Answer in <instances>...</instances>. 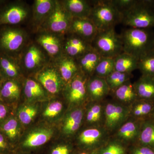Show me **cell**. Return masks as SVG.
<instances>
[{
  "label": "cell",
  "mask_w": 154,
  "mask_h": 154,
  "mask_svg": "<svg viewBox=\"0 0 154 154\" xmlns=\"http://www.w3.org/2000/svg\"><path fill=\"white\" fill-rule=\"evenodd\" d=\"M123 52L138 59L154 49V32L151 29L130 28L120 35Z\"/></svg>",
  "instance_id": "6da1fadb"
},
{
  "label": "cell",
  "mask_w": 154,
  "mask_h": 154,
  "mask_svg": "<svg viewBox=\"0 0 154 154\" xmlns=\"http://www.w3.org/2000/svg\"><path fill=\"white\" fill-rule=\"evenodd\" d=\"M30 33L21 26H1L0 53L18 58L31 39Z\"/></svg>",
  "instance_id": "7a4b0ae2"
},
{
  "label": "cell",
  "mask_w": 154,
  "mask_h": 154,
  "mask_svg": "<svg viewBox=\"0 0 154 154\" xmlns=\"http://www.w3.org/2000/svg\"><path fill=\"white\" fill-rule=\"evenodd\" d=\"M121 23L131 28L151 29L154 28L153 0H137L134 7L122 15Z\"/></svg>",
  "instance_id": "3957f363"
},
{
  "label": "cell",
  "mask_w": 154,
  "mask_h": 154,
  "mask_svg": "<svg viewBox=\"0 0 154 154\" xmlns=\"http://www.w3.org/2000/svg\"><path fill=\"white\" fill-rule=\"evenodd\" d=\"M31 10V6L26 1L0 0V27L21 26L28 23Z\"/></svg>",
  "instance_id": "277c9868"
},
{
  "label": "cell",
  "mask_w": 154,
  "mask_h": 154,
  "mask_svg": "<svg viewBox=\"0 0 154 154\" xmlns=\"http://www.w3.org/2000/svg\"><path fill=\"white\" fill-rule=\"evenodd\" d=\"M18 59L23 74L33 75L51 61L46 53L32 38L22 50Z\"/></svg>",
  "instance_id": "5b68a950"
},
{
  "label": "cell",
  "mask_w": 154,
  "mask_h": 154,
  "mask_svg": "<svg viewBox=\"0 0 154 154\" xmlns=\"http://www.w3.org/2000/svg\"><path fill=\"white\" fill-rule=\"evenodd\" d=\"M89 19L99 31L114 28L121 23L122 15L110 1H93Z\"/></svg>",
  "instance_id": "8992f818"
},
{
  "label": "cell",
  "mask_w": 154,
  "mask_h": 154,
  "mask_svg": "<svg viewBox=\"0 0 154 154\" xmlns=\"http://www.w3.org/2000/svg\"><path fill=\"white\" fill-rule=\"evenodd\" d=\"M91 45L102 57L114 58L123 52L120 35L114 28L99 31Z\"/></svg>",
  "instance_id": "52a82bcc"
},
{
  "label": "cell",
  "mask_w": 154,
  "mask_h": 154,
  "mask_svg": "<svg viewBox=\"0 0 154 154\" xmlns=\"http://www.w3.org/2000/svg\"><path fill=\"white\" fill-rule=\"evenodd\" d=\"M72 19L60 0H55L53 10L39 30L65 36L68 33Z\"/></svg>",
  "instance_id": "ba28073f"
},
{
  "label": "cell",
  "mask_w": 154,
  "mask_h": 154,
  "mask_svg": "<svg viewBox=\"0 0 154 154\" xmlns=\"http://www.w3.org/2000/svg\"><path fill=\"white\" fill-rule=\"evenodd\" d=\"M33 40L53 61L64 54L65 36L50 31L39 30L33 33Z\"/></svg>",
  "instance_id": "9c48e42d"
},
{
  "label": "cell",
  "mask_w": 154,
  "mask_h": 154,
  "mask_svg": "<svg viewBox=\"0 0 154 154\" xmlns=\"http://www.w3.org/2000/svg\"><path fill=\"white\" fill-rule=\"evenodd\" d=\"M35 79L47 93L52 95L59 94L65 86L57 68L51 61L34 75Z\"/></svg>",
  "instance_id": "30bf717a"
},
{
  "label": "cell",
  "mask_w": 154,
  "mask_h": 154,
  "mask_svg": "<svg viewBox=\"0 0 154 154\" xmlns=\"http://www.w3.org/2000/svg\"><path fill=\"white\" fill-rule=\"evenodd\" d=\"M55 0H35L31 6V14L28 24V30L34 33L41 28L51 13Z\"/></svg>",
  "instance_id": "8fae6325"
},
{
  "label": "cell",
  "mask_w": 154,
  "mask_h": 154,
  "mask_svg": "<svg viewBox=\"0 0 154 154\" xmlns=\"http://www.w3.org/2000/svg\"><path fill=\"white\" fill-rule=\"evenodd\" d=\"M88 78L80 71L66 84L64 88L65 94L67 100L70 104L82 102L88 97L87 83Z\"/></svg>",
  "instance_id": "7c38bea8"
},
{
  "label": "cell",
  "mask_w": 154,
  "mask_h": 154,
  "mask_svg": "<svg viewBox=\"0 0 154 154\" xmlns=\"http://www.w3.org/2000/svg\"><path fill=\"white\" fill-rule=\"evenodd\" d=\"M130 113L129 108L121 103L109 102L104 110L105 124L108 130L113 131L124 123Z\"/></svg>",
  "instance_id": "4fadbf2b"
},
{
  "label": "cell",
  "mask_w": 154,
  "mask_h": 154,
  "mask_svg": "<svg viewBox=\"0 0 154 154\" xmlns=\"http://www.w3.org/2000/svg\"><path fill=\"white\" fill-rule=\"evenodd\" d=\"M98 32L99 30L89 18H73L68 33L77 35L91 43Z\"/></svg>",
  "instance_id": "5bb4252c"
},
{
  "label": "cell",
  "mask_w": 154,
  "mask_h": 154,
  "mask_svg": "<svg viewBox=\"0 0 154 154\" xmlns=\"http://www.w3.org/2000/svg\"><path fill=\"white\" fill-rule=\"evenodd\" d=\"M93 48L91 43L79 36L69 33L65 36L64 54L69 57L76 59Z\"/></svg>",
  "instance_id": "9a60e30c"
},
{
  "label": "cell",
  "mask_w": 154,
  "mask_h": 154,
  "mask_svg": "<svg viewBox=\"0 0 154 154\" xmlns=\"http://www.w3.org/2000/svg\"><path fill=\"white\" fill-rule=\"evenodd\" d=\"M106 137L105 130L96 127L84 131L79 139L82 145L91 151H95L105 144Z\"/></svg>",
  "instance_id": "2e32d148"
},
{
  "label": "cell",
  "mask_w": 154,
  "mask_h": 154,
  "mask_svg": "<svg viewBox=\"0 0 154 154\" xmlns=\"http://www.w3.org/2000/svg\"><path fill=\"white\" fill-rule=\"evenodd\" d=\"M23 74L18 58L0 53V77L2 79H20Z\"/></svg>",
  "instance_id": "e0dca14e"
},
{
  "label": "cell",
  "mask_w": 154,
  "mask_h": 154,
  "mask_svg": "<svg viewBox=\"0 0 154 154\" xmlns=\"http://www.w3.org/2000/svg\"><path fill=\"white\" fill-rule=\"evenodd\" d=\"M87 90L88 97L95 102H98L104 99L110 91L105 78L95 75L88 78Z\"/></svg>",
  "instance_id": "ac0fdd59"
},
{
  "label": "cell",
  "mask_w": 154,
  "mask_h": 154,
  "mask_svg": "<svg viewBox=\"0 0 154 154\" xmlns=\"http://www.w3.org/2000/svg\"><path fill=\"white\" fill-rule=\"evenodd\" d=\"M53 62L65 85L80 72L76 59L66 54Z\"/></svg>",
  "instance_id": "d6986e66"
},
{
  "label": "cell",
  "mask_w": 154,
  "mask_h": 154,
  "mask_svg": "<svg viewBox=\"0 0 154 154\" xmlns=\"http://www.w3.org/2000/svg\"><path fill=\"white\" fill-rule=\"evenodd\" d=\"M64 8L73 18H89L92 10L91 1L62 0Z\"/></svg>",
  "instance_id": "ffe728a7"
},
{
  "label": "cell",
  "mask_w": 154,
  "mask_h": 154,
  "mask_svg": "<svg viewBox=\"0 0 154 154\" xmlns=\"http://www.w3.org/2000/svg\"><path fill=\"white\" fill-rule=\"evenodd\" d=\"M20 79H2L0 86V100L6 104L15 102L21 95Z\"/></svg>",
  "instance_id": "44dd1931"
},
{
  "label": "cell",
  "mask_w": 154,
  "mask_h": 154,
  "mask_svg": "<svg viewBox=\"0 0 154 154\" xmlns=\"http://www.w3.org/2000/svg\"><path fill=\"white\" fill-rule=\"evenodd\" d=\"M102 57L94 48L85 53L76 59L80 71L88 78L92 76Z\"/></svg>",
  "instance_id": "7402d4cb"
},
{
  "label": "cell",
  "mask_w": 154,
  "mask_h": 154,
  "mask_svg": "<svg viewBox=\"0 0 154 154\" xmlns=\"http://www.w3.org/2000/svg\"><path fill=\"white\" fill-rule=\"evenodd\" d=\"M142 122L135 120L123 123L119 128L117 137L124 142H137Z\"/></svg>",
  "instance_id": "603a6c76"
},
{
  "label": "cell",
  "mask_w": 154,
  "mask_h": 154,
  "mask_svg": "<svg viewBox=\"0 0 154 154\" xmlns=\"http://www.w3.org/2000/svg\"><path fill=\"white\" fill-rule=\"evenodd\" d=\"M134 85L139 99L154 102V81L152 77L141 75Z\"/></svg>",
  "instance_id": "cb8c5ba5"
},
{
  "label": "cell",
  "mask_w": 154,
  "mask_h": 154,
  "mask_svg": "<svg viewBox=\"0 0 154 154\" xmlns=\"http://www.w3.org/2000/svg\"><path fill=\"white\" fill-rule=\"evenodd\" d=\"M53 134L52 130L49 128L36 130L28 135L22 143V146L27 148L40 146L50 139Z\"/></svg>",
  "instance_id": "d4e9b609"
},
{
  "label": "cell",
  "mask_w": 154,
  "mask_h": 154,
  "mask_svg": "<svg viewBox=\"0 0 154 154\" xmlns=\"http://www.w3.org/2000/svg\"><path fill=\"white\" fill-rule=\"evenodd\" d=\"M23 88L25 96L29 101L44 99L47 96V91L35 79H26Z\"/></svg>",
  "instance_id": "484cf974"
},
{
  "label": "cell",
  "mask_w": 154,
  "mask_h": 154,
  "mask_svg": "<svg viewBox=\"0 0 154 154\" xmlns=\"http://www.w3.org/2000/svg\"><path fill=\"white\" fill-rule=\"evenodd\" d=\"M131 114L140 122L148 120L154 110V102L138 99L132 104Z\"/></svg>",
  "instance_id": "4316f807"
},
{
  "label": "cell",
  "mask_w": 154,
  "mask_h": 154,
  "mask_svg": "<svg viewBox=\"0 0 154 154\" xmlns=\"http://www.w3.org/2000/svg\"><path fill=\"white\" fill-rule=\"evenodd\" d=\"M138 59L134 56L123 52L114 57L115 70L121 72L131 74L138 69Z\"/></svg>",
  "instance_id": "83f0119b"
},
{
  "label": "cell",
  "mask_w": 154,
  "mask_h": 154,
  "mask_svg": "<svg viewBox=\"0 0 154 154\" xmlns=\"http://www.w3.org/2000/svg\"><path fill=\"white\" fill-rule=\"evenodd\" d=\"M113 91L116 98L124 104H132L139 99L134 84L130 80Z\"/></svg>",
  "instance_id": "f1b7e54d"
},
{
  "label": "cell",
  "mask_w": 154,
  "mask_h": 154,
  "mask_svg": "<svg viewBox=\"0 0 154 154\" xmlns=\"http://www.w3.org/2000/svg\"><path fill=\"white\" fill-rule=\"evenodd\" d=\"M0 131L10 144L14 143L19 134V124L17 118L10 116L0 124Z\"/></svg>",
  "instance_id": "f546056e"
},
{
  "label": "cell",
  "mask_w": 154,
  "mask_h": 154,
  "mask_svg": "<svg viewBox=\"0 0 154 154\" xmlns=\"http://www.w3.org/2000/svg\"><path fill=\"white\" fill-rule=\"evenodd\" d=\"M83 110L80 109H75L67 116L63 126L65 134L71 135L79 128L82 122Z\"/></svg>",
  "instance_id": "4dcf8cb0"
},
{
  "label": "cell",
  "mask_w": 154,
  "mask_h": 154,
  "mask_svg": "<svg viewBox=\"0 0 154 154\" xmlns=\"http://www.w3.org/2000/svg\"><path fill=\"white\" fill-rule=\"evenodd\" d=\"M138 144L154 149V123L150 120L142 122L140 132L137 140Z\"/></svg>",
  "instance_id": "1f68e13d"
},
{
  "label": "cell",
  "mask_w": 154,
  "mask_h": 154,
  "mask_svg": "<svg viewBox=\"0 0 154 154\" xmlns=\"http://www.w3.org/2000/svg\"><path fill=\"white\" fill-rule=\"evenodd\" d=\"M138 69L142 75L150 77L154 76V49L138 59Z\"/></svg>",
  "instance_id": "d6a6232c"
},
{
  "label": "cell",
  "mask_w": 154,
  "mask_h": 154,
  "mask_svg": "<svg viewBox=\"0 0 154 154\" xmlns=\"http://www.w3.org/2000/svg\"><path fill=\"white\" fill-rule=\"evenodd\" d=\"M114 71V58L102 57L95 69L94 75L105 79Z\"/></svg>",
  "instance_id": "836d02e7"
},
{
  "label": "cell",
  "mask_w": 154,
  "mask_h": 154,
  "mask_svg": "<svg viewBox=\"0 0 154 154\" xmlns=\"http://www.w3.org/2000/svg\"><path fill=\"white\" fill-rule=\"evenodd\" d=\"M131 74L114 71L105 78L110 91H113L130 79Z\"/></svg>",
  "instance_id": "e575fe53"
},
{
  "label": "cell",
  "mask_w": 154,
  "mask_h": 154,
  "mask_svg": "<svg viewBox=\"0 0 154 154\" xmlns=\"http://www.w3.org/2000/svg\"><path fill=\"white\" fill-rule=\"evenodd\" d=\"M95 152L96 154H127L125 147L117 141L105 144Z\"/></svg>",
  "instance_id": "d590c367"
},
{
  "label": "cell",
  "mask_w": 154,
  "mask_h": 154,
  "mask_svg": "<svg viewBox=\"0 0 154 154\" xmlns=\"http://www.w3.org/2000/svg\"><path fill=\"white\" fill-rule=\"evenodd\" d=\"M103 116V108L98 102H95L88 110L87 114V120L88 123L97 125L99 124Z\"/></svg>",
  "instance_id": "8d00e7d4"
},
{
  "label": "cell",
  "mask_w": 154,
  "mask_h": 154,
  "mask_svg": "<svg viewBox=\"0 0 154 154\" xmlns=\"http://www.w3.org/2000/svg\"><path fill=\"white\" fill-rule=\"evenodd\" d=\"M36 113L37 109L36 107L32 106H25L18 110V118L23 124H28L33 120Z\"/></svg>",
  "instance_id": "74e56055"
},
{
  "label": "cell",
  "mask_w": 154,
  "mask_h": 154,
  "mask_svg": "<svg viewBox=\"0 0 154 154\" xmlns=\"http://www.w3.org/2000/svg\"><path fill=\"white\" fill-rule=\"evenodd\" d=\"M112 5L121 15L129 11L137 2V0H110Z\"/></svg>",
  "instance_id": "f35d334b"
},
{
  "label": "cell",
  "mask_w": 154,
  "mask_h": 154,
  "mask_svg": "<svg viewBox=\"0 0 154 154\" xmlns=\"http://www.w3.org/2000/svg\"><path fill=\"white\" fill-rule=\"evenodd\" d=\"M63 109L62 104L59 101L51 102L44 111L45 116L54 117L59 114Z\"/></svg>",
  "instance_id": "ab89813d"
},
{
  "label": "cell",
  "mask_w": 154,
  "mask_h": 154,
  "mask_svg": "<svg viewBox=\"0 0 154 154\" xmlns=\"http://www.w3.org/2000/svg\"><path fill=\"white\" fill-rule=\"evenodd\" d=\"M129 154H154V149L137 144L131 149Z\"/></svg>",
  "instance_id": "60d3db41"
},
{
  "label": "cell",
  "mask_w": 154,
  "mask_h": 154,
  "mask_svg": "<svg viewBox=\"0 0 154 154\" xmlns=\"http://www.w3.org/2000/svg\"><path fill=\"white\" fill-rule=\"evenodd\" d=\"M11 144L2 133L0 131V154H8L10 151Z\"/></svg>",
  "instance_id": "b9f144b4"
},
{
  "label": "cell",
  "mask_w": 154,
  "mask_h": 154,
  "mask_svg": "<svg viewBox=\"0 0 154 154\" xmlns=\"http://www.w3.org/2000/svg\"><path fill=\"white\" fill-rule=\"evenodd\" d=\"M7 105L0 100V124L10 116L9 115L10 110Z\"/></svg>",
  "instance_id": "7bdbcfd3"
},
{
  "label": "cell",
  "mask_w": 154,
  "mask_h": 154,
  "mask_svg": "<svg viewBox=\"0 0 154 154\" xmlns=\"http://www.w3.org/2000/svg\"><path fill=\"white\" fill-rule=\"evenodd\" d=\"M70 149L66 145H60L53 149L51 154H70Z\"/></svg>",
  "instance_id": "ee69618b"
},
{
  "label": "cell",
  "mask_w": 154,
  "mask_h": 154,
  "mask_svg": "<svg viewBox=\"0 0 154 154\" xmlns=\"http://www.w3.org/2000/svg\"><path fill=\"white\" fill-rule=\"evenodd\" d=\"M148 120H150V121L154 123V110L153 111L151 115L150 116Z\"/></svg>",
  "instance_id": "f6af8a7d"
},
{
  "label": "cell",
  "mask_w": 154,
  "mask_h": 154,
  "mask_svg": "<svg viewBox=\"0 0 154 154\" xmlns=\"http://www.w3.org/2000/svg\"><path fill=\"white\" fill-rule=\"evenodd\" d=\"M78 154H96L95 151H91L90 152H82L79 153Z\"/></svg>",
  "instance_id": "bcb514c9"
},
{
  "label": "cell",
  "mask_w": 154,
  "mask_h": 154,
  "mask_svg": "<svg viewBox=\"0 0 154 154\" xmlns=\"http://www.w3.org/2000/svg\"><path fill=\"white\" fill-rule=\"evenodd\" d=\"M2 78H1V77H0V86H1V82H2Z\"/></svg>",
  "instance_id": "7dc6e473"
},
{
  "label": "cell",
  "mask_w": 154,
  "mask_h": 154,
  "mask_svg": "<svg viewBox=\"0 0 154 154\" xmlns=\"http://www.w3.org/2000/svg\"><path fill=\"white\" fill-rule=\"evenodd\" d=\"M153 8H154V0H153Z\"/></svg>",
  "instance_id": "c3c4849f"
},
{
  "label": "cell",
  "mask_w": 154,
  "mask_h": 154,
  "mask_svg": "<svg viewBox=\"0 0 154 154\" xmlns=\"http://www.w3.org/2000/svg\"><path fill=\"white\" fill-rule=\"evenodd\" d=\"M152 78L153 79L154 81V76L153 77H152Z\"/></svg>",
  "instance_id": "681fc988"
}]
</instances>
